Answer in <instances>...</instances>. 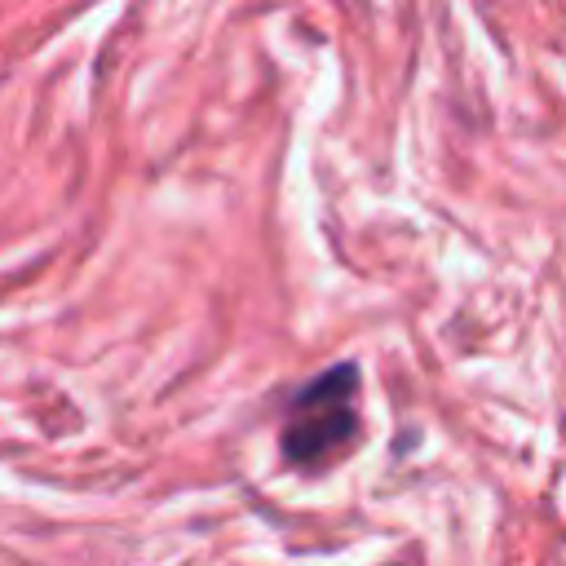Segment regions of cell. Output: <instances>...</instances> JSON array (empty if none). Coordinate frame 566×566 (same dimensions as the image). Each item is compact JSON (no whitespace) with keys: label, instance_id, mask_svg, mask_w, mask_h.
I'll return each mask as SVG.
<instances>
[{"label":"cell","instance_id":"6da1fadb","mask_svg":"<svg viewBox=\"0 0 566 566\" xmlns=\"http://www.w3.org/2000/svg\"><path fill=\"white\" fill-rule=\"evenodd\" d=\"M354 394H358V367L336 363L287 398V424L279 438L287 464L318 469V464H332L354 442L358 433Z\"/></svg>","mask_w":566,"mask_h":566}]
</instances>
